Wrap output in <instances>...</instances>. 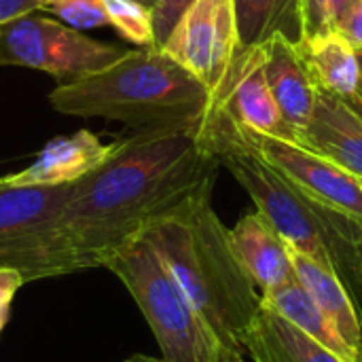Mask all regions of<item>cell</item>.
<instances>
[{
    "instance_id": "obj_8",
    "label": "cell",
    "mask_w": 362,
    "mask_h": 362,
    "mask_svg": "<svg viewBox=\"0 0 362 362\" xmlns=\"http://www.w3.org/2000/svg\"><path fill=\"white\" fill-rule=\"evenodd\" d=\"M244 138L320 212L362 231V180L297 140L250 132Z\"/></svg>"
},
{
    "instance_id": "obj_31",
    "label": "cell",
    "mask_w": 362,
    "mask_h": 362,
    "mask_svg": "<svg viewBox=\"0 0 362 362\" xmlns=\"http://www.w3.org/2000/svg\"><path fill=\"white\" fill-rule=\"evenodd\" d=\"M358 53V66H361V85H362V49H356Z\"/></svg>"
},
{
    "instance_id": "obj_11",
    "label": "cell",
    "mask_w": 362,
    "mask_h": 362,
    "mask_svg": "<svg viewBox=\"0 0 362 362\" xmlns=\"http://www.w3.org/2000/svg\"><path fill=\"white\" fill-rule=\"evenodd\" d=\"M115 144H104L93 132L78 129L68 136L49 140L36 155V159L21 172L2 176V182L15 187H40V185H72L100 163L108 159Z\"/></svg>"
},
{
    "instance_id": "obj_20",
    "label": "cell",
    "mask_w": 362,
    "mask_h": 362,
    "mask_svg": "<svg viewBox=\"0 0 362 362\" xmlns=\"http://www.w3.org/2000/svg\"><path fill=\"white\" fill-rule=\"evenodd\" d=\"M110 25L138 47H155L151 8L138 0H104Z\"/></svg>"
},
{
    "instance_id": "obj_29",
    "label": "cell",
    "mask_w": 362,
    "mask_h": 362,
    "mask_svg": "<svg viewBox=\"0 0 362 362\" xmlns=\"http://www.w3.org/2000/svg\"><path fill=\"white\" fill-rule=\"evenodd\" d=\"M216 362H244V354H240V352H233V350H221V354H218V358Z\"/></svg>"
},
{
    "instance_id": "obj_26",
    "label": "cell",
    "mask_w": 362,
    "mask_h": 362,
    "mask_svg": "<svg viewBox=\"0 0 362 362\" xmlns=\"http://www.w3.org/2000/svg\"><path fill=\"white\" fill-rule=\"evenodd\" d=\"M344 282L350 288V293H352V297H354V301H356V305H358L362 314V238L354 242Z\"/></svg>"
},
{
    "instance_id": "obj_3",
    "label": "cell",
    "mask_w": 362,
    "mask_h": 362,
    "mask_svg": "<svg viewBox=\"0 0 362 362\" xmlns=\"http://www.w3.org/2000/svg\"><path fill=\"white\" fill-rule=\"evenodd\" d=\"M210 100L208 87L157 47L125 51L110 66L49 93L62 115L119 121L134 132L199 127Z\"/></svg>"
},
{
    "instance_id": "obj_19",
    "label": "cell",
    "mask_w": 362,
    "mask_h": 362,
    "mask_svg": "<svg viewBox=\"0 0 362 362\" xmlns=\"http://www.w3.org/2000/svg\"><path fill=\"white\" fill-rule=\"evenodd\" d=\"M238 51L261 45L274 34L301 40L299 0H233Z\"/></svg>"
},
{
    "instance_id": "obj_18",
    "label": "cell",
    "mask_w": 362,
    "mask_h": 362,
    "mask_svg": "<svg viewBox=\"0 0 362 362\" xmlns=\"http://www.w3.org/2000/svg\"><path fill=\"white\" fill-rule=\"evenodd\" d=\"M261 308L274 312L295 329H299L303 335L333 352L344 362H358L354 352L346 346L337 329L331 325V320L322 314V310L316 305L312 295L303 288V284L295 278L272 293L261 297Z\"/></svg>"
},
{
    "instance_id": "obj_30",
    "label": "cell",
    "mask_w": 362,
    "mask_h": 362,
    "mask_svg": "<svg viewBox=\"0 0 362 362\" xmlns=\"http://www.w3.org/2000/svg\"><path fill=\"white\" fill-rule=\"evenodd\" d=\"M123 362H163L161 358H153V356H144V354H134Z\"/></svg>"
},
{
    "instance_id": "obj_9",
    "label": "cell",
    "mask_w": 362,
    "mask_h": 362,
    "mask_svg": "<svg viewBox=\"0 0 362 362\" xmlns=\"http://www.w3.org/2000/svg\"><path fill=\"white\" fill-rule=\"evenodd\" d=\"M161 51L214 93L238 53L233 0H193Z\"/></svg>"
},
{
    "instance_id": "obj_2",
    "label": "cell",
    "mask_w": 362,
    "mask_h": 362,
    "mask_svg": "<svg viewBox=\"0 0 362 362\" xmlns=\"http://www.w3.org/2000/svg\"><path fill=\"white\" fill-rule=\"evenodd\" d=\"M206 189L142 229L197 314L225 350L244 354L242 337L261 310V295L238 261L229 229Z\"/></svg>"
},
{
    "instance_id": "obj_10",
    "label": "cell",
    "mask_w": 362,
    "mask_h": 362,
    "mask_svg": "<svg viewBox=\"0 0 362 362\" xmlns=\"http://www.w3.org/2000/svg\"><path fill=\"white\" fill-rule=\"evenodd\" d=\"M210 104L221 106L238 125L250 132L295 140L269 89L261 45L235 53Z\"/></svg>"
},
{
    "instance_id": "obj_14",
    "label": "cell",
    "mask_w": 362,
    "mask_h": 362,
    "mask_svg": "<svg viewBox=\"0 0 362 362\" xmlns=\"http://www.w3.org/2000/svg\"><path fill=\"white\" fill-rule=\"evenodd\" d=\"M229 240L261 297L297 278L293 248L259 212L244 214L229 229Z\"/></svg>"
},
{
    "instance_id": "obj_16",
    "label": "cell",
    "mask_w": 362,
    "mask_h": 362,
    "mask_svg": "<svg viewBox=\"0 0 362 362\" xmlns=\"http://www.w3.org/2000/svg\"><path fill=\"white\" fill-rule=\"evenodd\" d=\"M242 350L255 362H344L265 308L246 329Z\"/></svg>"
},
{
    "instance_id": "obj_12",
    "label": "cell",
    "mask_w": 362,
    "mask_h": 362,
    "mask_svg": "<svg viewBox=\"0 0 362 362\" xmlns=\"http://www.w3.org/2000/svg\"><path fill=\"white\" fill-rule=\"evenodd\" d=\"M261 49L274 100L299 142L316 104V83L297 49V42L282 34H274L261 42Z\"/></svg>"
},
{
    "instance_id": "obj_1",
    "label": "cell",
    "mask_w": 362,
    "mask_h": 362,
    "mask_svg": "<svg viewBox=\"0 0 362 362\" xmlns=\"http://www.w3.org/2000/svg\"><path fill=\"white\" fill-rule=\"evenodd\" d=\"M216 168L199 127L117 140L104 163L72 182L64 208V231L83 269L102 267L148 223L212 189Z\"/></svg>"
},
{
    "instance_id": "obj_5",
    "label": "cell",
    "mask_w": 362,
    "mask_h": 362,
    "mask_svg": "<svg viewBox=\"0 0 362 362\" xmlns=\"http://www.w3.org/2000/svg\"><path fill=\"white\" fill-rule=\"evenodd\" d=\"M102 267L112 272L129 291L157 339L161 361L216 362L221 344L142 235L115 250Z\"/></svg>"
},
{
    "instance_id": "obj_13",
    "label": "cell",
    "mask_w": 362,
    "mask_h": 362,
    "mask_svg": "<svg viewBox=\"0 0 362 362\" xmlns=\"http://www.w3.org/2000/svg\"><path fill=\"white\" fill-rule=\"evenodd\" d=\"M299 144L362 180V119L341 95L316 85V104Z\"/></svg>"
},
{
    "instance_id": "obj_34",
    "label": "cell",
    "mask_w": 362,
    "mask_h": 362,
    "mask_svg": "<svg viewBox=\"0 0 362 362\" xmlns=\"http://www.w3.org/2000/svg\"><path fill=\"white\" fill-rule=\"evenodd\" d=\"M0 30H2V25H0Z\"/></svg>"
},
{
    "instance_id": "obj_33",
    "label": "cell",
    "mask_w": 362,
    "mask_h": 362,
    "mask_svg": "<svg viewBox=\"0 0 362 362\" xmlns=\"http://www.w3.org/2000/svg\"><path fill=\"white\" fill-rule=\"evenodd\" d=\"M358 362H362V354H361V358H358Z\"/></svg>"
},
{
    "instance_id": "obj_27",
    "label": "cell",
    "mask_w": 362,
    "mask_h": 362,
    "mask_svg": "<svg viewBox=\"0 0 362 362\" xmlns=\"http://www.w3.org/2000/svg\"><path fill=\"white\" fill-rule=\"evenodd\" d=\"M45 0H0V25L32 15Z\"/></svg>"
},
{
    "instance_id": "obj_7",
    "label": "cell",
    "mask_w": 362,
    "mask_h": 362,
    "mask_svg": "<svg viewBox=\"0 0 362 362\" xmlns=\"http://www.w3.org/2000/svg\"><path fill=\"white\" fill-rule=\"evenodd\" d=\"M125 49L100 42L57 19L25 15L0 30V68L17 66L55 76L59 83L98 72Z\"/></svg>"
},
{
    "instance_id": "obj_6",
    "label": "cell",
    "mask_w": 362,
    "mask_h": 362,
    "mask_svg": "<svg viewBox=\"0 0 362 362\" xmlns=\"http://www.w3.org/2000/svg\"><path fill=\"white\" fill-rule=\"evenodd\" d=\"M72 185L15 187L0 178V269L36 282L83 272L64 231Z\"/></svg>"
},
{
    "instance_id": "obj_21",
    "label": "cell",
    "mask_w": 362,
    "mask_h": 362,
    "mask_svg": "<svg viewBox=\"0 0 362 362\" xmlns=\"http://www.w3.org/2000/svg\"><path fill=\"white\" fill-rule=\"evenodd\" d=\"M38 11L59 17L62 23L74 30H93L110 25L104 0H45Z\"/></svg>"
},
{
    "instance_id": "obj_22",
    "label": "cell",
    "mask_w": 362,
    "mask_h": 362,
    "mask_svg": "<svg viewBox=\"0 0 362 362\" xmlns=\"http://www.w3.org/2000/svg\"><path fill=\"white\" fill-rule=\"evenodd\" d=\"M350 2L352 0H299L301 38L316 32L333 30Z\"/></svg>"
},
{
    "instance_id": "obj_32",
    "label": "cell",
    "mask_w": 362,
    "mask_h": 362,
    "mask_svg": "<svg viewBox=\"0 0 362 362\" xmlns=\"http://www.w3.org/2000/svg\"><path fill=\"white\" fill-rule=\"evenodd\" d=\"M138 2H142V4H146V6H148V8H151V6H153V2H155V0H138Z\"/></svg>"
},
{
    "instance_id": "obj_4",
    "label": "cell",
    "mask_w": 362,
    "mask_h": 362,
    "mask_svg": "<svg viewBox=\"0 0 362 362\" xmlns=\"http://www.w3.org/2000/svg\"><path fill=\"white\" fill-rule=\"evenodd\" d=\"M199 138L216 163L229 170L250 195L257 212L293 250L333 267L341 280L346 278L354 242L362 238L361 229L314 208L244 138L238 123L221 106H208L199 125Z\"/></svg>"
},
{
    "instance_id": "obj_17",
    "label": "cell",
    "mask_w": 362,
    "mask_h": 362,
    "mask_svg": "<svg viewBox=\"0 0 362 362\" xmlns=\"http://www.w3.org/2000/svg\"><path fill=\"white\" fill-rule=\"evenodd\" d=\"M297 49L318 87L341 98L358 89L361 66L356 47L335 28L301 38Z\"/></svg>"
},
{
    "instance_id": "obj_23",
    "label": "cell",
    "mask_w": 362,
    "mask_h": 362,
    "mask_svg": "<svg viewBox=\"0 0 362 362\" xmlns=\"http://www.w3.org/2000/svg\"><path fill=\"white\" fill-rule=\"evenodd\" d=\"M193 0H155L151 6V23H153V38L155 47L161 49L168 36L172 34L174 25L182 17V13L191 6Z\"/></svg>"
},
{
    "instance_id": "obj_15",
    "label": "cell",
    "mask_w": 362,
    "mask_h": 362,
    "mask_svg": "<svg viewBox=\"0 0 362 362\" xmlns=\"http://www.w3.org/2000/svg\"><path fill=\"white\" fill-rule=\"evenodd\" d=\"M293 267H295L297 280L303 284V288L312 295V299L322 310V314L337 329V333L341 335L346 346L354 352L356 358H361V310H358L350 288L341 280V276L333 267H329L303 252H297V250H293Z\"/></svg>"
},
{
    "instance_id": "obj_24",
    "label": "cell",
    "mask_w": 362,
    "mask_h": 362,
    "mask_svg": "<svg viewBox=\"0 0 362 362\" xmlns=\"http://www.w3.org/2000/svg\"><path fill=\"white\" fill-rule=\"evenodd\" d=\"M23 278L13 269H0V335L11 318V305L17 291L23 286Z\"/></svg>"
},
{
    "instance_id": "obj_25",
    "label": "cell",
    "mask_w": 362,
    "mask_h": 362,
    "mask_svg": "<svg viewBox=\"0 0 362 362\" xmlns=\"http://www.w3.org/2000/svg\"><path fill=\"white\" fill-rule=\"evenodd\" d=\"M335 30L348 38L356 49H362V0H352L335 23Z\"/></svg>"
},
{
    "instance_id": "obj_28",
    "label": "cell",
    "mask_w": 362,
    "mask_h": 362,
    "mask_svg": "<svg viewBox=\"0 0 362 362\" xmlns=\"http://www.w3.org/2000/svg\"><path fill=\"white\" fill-rule=\"evenodd\" d=\"M344 100H346V104L362 119V85H358V89L354 93H350L348 98H344Z\"/></svg>"
}]
</instances>
